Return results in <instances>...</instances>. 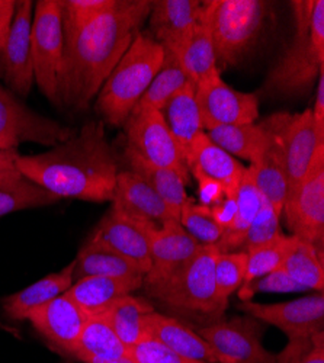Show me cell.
Instances as JSON below:
<instances>
[{
  "label": "cell",
  "instance_id": "cell-2",
  "mask_svg": "<svg viewBox=\"0 0 324 363\" xmlns=\"http://www.w3.org/2000/svg\"><path fill=\"white\" fill-rule=\"evenodd\" d=\"M15 164L23 177L57 196L91 202H112L120 173L104 121L84 124L47 153L18 155Z\"/></svg>",
  "mask_w": 324,
  "mask_h": 363
},
{
  "label": "cell",
  "instance_id": "cell-35",
  "mask_svg": "<svg viewBox=\"0 0 324 363\" xmlns=\"http://www.w3.org/2000/svg\"><path fill=\"white\" fill-rule=\"evenodd\" d=\"M282 269L286 274L307 291L313 289L323 292L324 288V264H323V249L298 240L296 246L286 257Z\"/></svg>",
  "mask_w": 324,
  "mask_h": 363
},
{
  "label": "cell",
  "instance_id": "cell-49",
  "mask_svg": "<svg viewBox=\"0 0 324 363\" xmlns=\"http://www.w3.org/2000/svg\"><path fill=\"white\" fill-rule=\"evenodd\" d=\"M15 0H0V45L9 34V28L15 15Z\"/></svg>",
  "mask_w": 324,
  "mask_h": 363
},
{
  "label": "cell",
  "instance_id": "cell-1",
  "mask_svg": "<svg viewBox=\"0 0 324 363\" xmlns=\"http://www.w3.org/2000/svg\"><path fill=\"white\" fill-rule=\"evenodd\" d=\"M150 0H115L105 13L65 41L58 83L60 105L73 112L89 108L149 19Z\"/></svg>",
  "mask_w": 324,
  "mask_h": 363
},
{
  "label": "cell",
  "instance_id": "cell-46",
  "mask_svg": "<svg viewBox=\"0 0 324 363\" xmlns=\"http://www.w3.org/2000/svg\"><path fill=\"white\" fill-rule=\"evenodd\" d=\"M235 209H238V201L235 196H225L220 203L216 206H211V213L218 224V227L223 230V233L233 224Z\"/></svg>",
  "mask_w": 324,
  "mask_h": 363
},
{
  "label": "cell",
  "instance_id": "cell-51",
  "mask_svg": "<svg viewBox=\"0 0 324 363\" xmlns=\"http://www.w3.org/2000/svg\"><path fill=\"white\" fill-rule=\"evenodd\" d=\"M66 363H72V362H66Z\"/></svg>",
  "mask_w": 324,
  "mask_h": 363
},
{
  "label": "cell",
  "instance_id": "cell-8",
  "mask_svg": "<svg viewBox=\"0 0 324 363\" xmlns=\"http://www.w3.org/2000/svg\"><path fill=\"white\" fill-rule=\"evenodd\" d=\"M74 134L73 128L29 109L11 90L0 86V151H16L25 143L55 147Z\"/></svg>",
  "mask_w": 324,
  "mask_h": 363
},
{
  "label": "cell",
  "instance_id": "cell-13",
  "mask_svg": "<svg viewBox=\"0 0 324 363\" xmlns=\"http://www.w3.org/2000/svg\"><path fill=\"white\" fill-rule=\"evenodd\" d=\"M31 0H19L5 43L0 45V77L16 95L26 98L34 84V67L31 55Z\"/></svg>",
  "mask_w": 324,
  "mask_h": 363
},
{
  "label": "cell",
  "instance_id": "cell-50",
  "mask_svg": "<svg viewBox=\"0 0 324 363\" xmlns=\"http://www.w3.org/2000/svg\"><path fill=\"white\" fill-rule=\"evenodd\" d=\"M83 363H137L131 356L121 359H86Z\"/></svg>",
  "mask_w": 324,
  "mask_h": 363
},
{
  "label": "cell",
  "instance_id": "cell-32",
  "mask_svg": "<svg viewBox=\"0 0 324 363\" xmlns=\"http://www.w3.org/2000/svg\"><path fill=\"white\" fill-rule=\"evenodd\" d=\"M205 134L228 155L245 159L250 164L259 162L269 143V134L262 123L216 127Z\"/></svg>",
  "mask_w": 324,
  "mask_h": 363
},
{
  "label": "cell",
  "instance_id": "cell-17",
  "mask_svg": "<svg viewBox=\"0 0 324 363\" xmlns=\"http://www.w3.org/2000/svg\"><path fill=\"white\" fill-rule=\"evenodd\" d=\"M89 318L65 294L33 310L26 320L57 352L72 356L80 333Z\"/></svg>",
  "mask_w": 324,
  "mask_h": 363
},
{
  "label": "cell",
  "instance_id": "cell-24",
  "mask_svg": "<svg viewBox=\"0 0 324 363\" xmlns=\"http://www.w3.org/2000/svg\"><path fill=\"white\" fill-rule=\"evenodd\" d=\"M144 277H89L76 282L65 292L87 315L104 314L113 301L143 288Z\"/></svg>",
  "mask_w": 324,
  "mask_h": 363
},
{
  "label": "cell",
  "instance_id": "cell-41",
  "mask_svg": "<svg viewBox=\"0 0 324 363\" xmlns=\"http://www.w3.org/2000/svg\"><path fill=\"white\" fill-rule=\"evenodd\" d=\"M279 221H281V214L278 211H275V208L267 199L262 198L260 208L247 231L243 252H247L250 249L268 243V241L282 234Z\"/></svg>",
  "mask_w": 324,
  "mask_h": 363
},
{
  "label": "cell",
  "instance_id": "cell-11",
  "mask_svg": "<svg viewBox=\"0 0 324 363\" xmlns=\"http://www.w3.org/2000/svg\"><path fill=\"white\" fill-rule=\"evenodd\" d=\"M282 214L292 235L323 249L324 240V145L301 184L285 199Z\"/></svg>",
  "mask_w": 324,
  "mask_h": 363
},
{
  "label": "cell",
  "instance_id": "cell-40",
  "mask_svg": "<svg viewBox=\"0 0 324 363\" xmlns=\"http://www.w3.org/2000/svg\"><path fill=\"white\" fill-rule=\"evenodd\" d=\"M115 0H60L65 41L111 9Z\"/></svg>",
  "mask_w": 324,
  "mask_h": 363
},
{
  "label": "cell",
  "instance_id": "cell-7",
  "mask_svg": "<svg viewBox=\"0 0 324 363\" xmlns=\"http://www.w3.org/2000/svg\"><path fill=\"white\" fill-rule=\"evenodd\" d=\"M65 34L62 23L60 0H38L31 26V55L34 82L43 95L57 106L58 83L63 67Z\"/></svg>",
  "mask_w": 324,
  "mask_h": 363
},
{
  "label": "cell",
  "instance_id": "cell-20",
  "mask_svg": "<svg viewBox=\"0 0 324 363\" xmlns=\"http://www.w3.org/2000/svg\"><path fill=\"white\" fill-rule=\"evenodd\" d=\"M201 13L202 2L198 0H153L149 16L153 38L176 52L201 22Z\"/></svg>",
  "mask_w": 324,
  "mask_h": 363
},
{
  "label": "cell",
  "instance_id": "cell-19",
  "mask_svg": "<svg viewBox=\"0 0 324 363\" xmlns=\"http://www.w3.org/2000/svg\"><path fill=\"white\" fill-rule=\"evenodd\" d=\"M152 267L144 282L157 281L191 259L201 245L184 230L179 221H169L163 227L147 228Z\"/></svg>",
  "mask_w": 324,
  "mask_h": 363
},
{
  "label": "cell",
  "instance_id": "cell-15",
  "mask_svg": "<svg viewBox=\"0 0 324 363\" xmlns=\"http://www.w3.org/2000/svg\"><path fill=\"white\" fill-rule=\"evenodd\" d=\"M240 311L279 328L291 339H301L324 331V295L315 292L279 304H259L245 301L235 306Z\"/></svg>",
  "mask_w": 324,
  "mask_h": 363
},
{
  "label": "cell",
  "instance_id": "cell-26",
  "mask_svg": "<svg viewBox=\"0 0 324 363\" xmlns=\"http://www.w3.org/2000/svg\"><path fill=\"white\" fill-rule=\"evenodd\" d=\"M73 285V262L55 274L47 275L25 289L2 299V310L11 320H26L33 310L63 295Z\"/></svg>",
  "mask_w": 324,
  "mask_h": 363
},
{
  "label": "cell",
  "instance_id": "cell-9",
  "mask_svg": "<svg viewBox=\"0 0 324 363\" xmlns=\"http://www.w3.org/2000/svg\"><path fill=\"white\" fill-rule=\"evenodd\" d=\"M264 327L267 324L260 320L245 314L192 328L218 354L221 363H275L276 354L262 343Z\"/></svg>",
  "mask_w": 324,
  "mask_h": 363
},
{
  "label": "cell",
  "instance_id": "cell-21",
  "mask_svg": "<svg viewBox=\"0 0 324 363\" xmlns=\"http://www.w3.org/2000/svg\"><path fill=\"white\" fill-rule=\"evenodd\" d=\"M262 125L267 128L269 134V143L259 162L250 164L247 169L262 198L267 199L275 208V211L282 216L288 192L284 148L272 116L264 119Z\"/></svg>",
  "mask_w": 324,
  "mask_h": 363
},
{
  "label": "cell",
  "instance_id": "cell-48",
  "mask_svg": "<svg viewBox=\"0 0 324 363\" xmlns=\"http://www.w3.org/2000/svg\"><path fill=\"white\" fill-rule=\"evenodd\" d=\"M313 119L315 123L317 130L324 134V69L320 72L317 77V92H315V102L311 109Z\"/></svg>",
  "mask_w": 324,
  "mask_h": 363
},
{
  "label": "cell",
  "instance_id": "cell-29",
  "mask_svg": "<svg viewBox=\"0 0 324 363\" xmlns=\"http://www.w3.org/2000/svg\"><path fill=\"white\" fill-rule=\"evenodd\" d=\"M89 277H145L133 262L86 241L73 262V282Z\"/></svg>",
  "mask_w": 324,
  "mask_h": 363
},
{
  "label": "cell",
  "instance_id": "cell-44",
  "mask_svg": "<svg viewBox=\"0 0 324 363\" xmlns=\"http://www.w3.org/2000/svg\"><path fill=\"white\" fill-rule=\"evenodd\" d=\"M130 354L137 363H205L174 353L150 336H147L140 343L133 346L130 349Z\"/></svg>",
  "mask_w": 324,
  "mask_h": 363
},
{
  "label": "cell",
  "instance_id": "cell-6",
  "mask_svg": "<svg viewBox=\"0 0 324 363\" xmlns=\"http://www.w3.org/2000/svg\"><path fill=\"white\" fill-rule=\"evenodd\" d=\"M269 4L263 0L202 2L201 22L208 28L217 65H238L253 47L267 22Z\"/></svg>",
  "mask_w": 324,
  "mask_h": 363
},
{
  "label": "cell",
  "instance_id": "cell-5",
  "mask_svg": "<svg viewBox=\"0 0 324 363\" xmlns=\"http://www.w3.org/2000/svg\"><path fill=\"white\" fill-rule=\"evenodd\" d=\"M163 58V47L149 33H140L135 37L98 94L95 109L104 123L113 127L125 124L160 70Z\"/></svg>",
  "mask_w": 324,
  "mask_h": 363
},
{
  "label": "cell",
  "instance_id": "cell-25",
  "mask_svg": "<svg viewBox=\"0 0 324 363\" xmlns=\"http://www.w3.org/2000/svg\"><path fill=\"white\" fill-rule=\"evenodd\" d=\"M160 112L186 163L195 140L203 133L202 119L195 99V84L189 82Z\"/></svg>",
  "mask_w": 324,
  "mask_h": 363
},
{
  "label": "cell",
  "instance_id": "cell-45",
  "mask_svg": "<svg viewBox=\"0 0 324 363\" xmlns=\"http://www.w3.org/2000/svg\"><path fill=\"white\" fill-rule=\"evenodd\" d=\"M196 182H198V196H199V203L205 206H216L225 198V191L224 188L218 184L217 180L210 179L202 173H191Z\"/></svg>",
  "mask_w": 324,
  "mask_h": 363
},
{
  "label": "cell",
  "instance_id": "cell-18",
  "mask_svg": "<svg viewBox=\"0 0 324 363\" xmlns=\"http://www.w3.org/2000/svg\"><path fill=\"white\" fill-rule=\"evenodd\" d=\"M112 208L152 227H163L169 221H178L156 191L133 170L118 173L112 198Z\"/></svg>",
  "mask_w": 324,
  "mask_h": 363
},
{
  "label": "cell",
  "instance_id": "cell-27",
  "mask_svg": "<svg viewBox=\"0 0 324 363\" xmlns=\"http://www.w3.org/2000/svg\"><path fill=\"white\" fill-rule=\"evenodd\" d=\"M124 155L131 170L143 177L156 191V194L164 201V203L170 209L173 217L179 221L182 205L188 199L185 191L186 182L184 180V177L170 169L149 163L128 147H125Z\"/></svg>",
  "mask_w": 324,
  "mask_h": 363
},
{
  "label": "cell",
  "instance_id": "cell-33",
  "mask_svg": "<svg viewBox=\"0 0 324 363\" xmlns=\"http://www.w3.org/2000/svg\"><path fill=\"white\" fill-rule=\"evenodd\" d=\"M188 80L195 86L220 70L208 28L199 22L174 52Z\"/></svg>",
  "mask_w": 324,
  "mask_h": 363
},
{
  "label": "cell",
  "instance_id": "cell-36",
  "mask_svg": "<svg viewBox=\"0 0 324 363\" xmlns=\"http://www.w3.org/2000/svg\"><path fill=\"white\" fill-rule=\"evenodd\" d=\"M62 198L21 176L6 185H0V217L16 211L52 205Z\"/></svg>",
  "mask_w": 324,
  "mask_h": 363
},
{
  "label": "cell",
  "instance_id": "cell-3",
  "mask_svg": "<svg viewBox=\"0 0 324 363\" xmlns=\"http://www.w3.org/2000/svg\"><path fill=\"white\" fill-rule=\"evenodd\" d=\"M291 6L296 34L260 89L268 98L307 95L324 69V2L296 0Z\"/></svg>",
  "mask_w": 324,
  "mask_h": 363
},
{
  "label": "cell",
  "instance_id": "cell-30",
  "mask_svg": "<svg viewBox=\"0 0 324 363\" xmlns=\"http://www.w3.org/2000/svg\"><path fill=\"white\" fill-rule=\"evenodd\" d=\"M235 201H238V209H235L234 221L223 233L221 240L216 245L220 253L240 252V249L245 247L247 231L260 208L262 195L257 191L247 167L243 173L238 194H235Z\"/></svg>",
  "mask_w": 324,
  "mask_h": 363
},
{
  "label": "cell",
  "instance_id": "cell-47",
  "mask_svg": "<svg viewBox=\"0 0 324 363\" xmlns=\"http://www.w3.org/2000/svg\"><path fill=\"white\" fill-rule=\"evenodd\" d=\"M16 157V151H0V185L11 184L22 176L15 164Z\"/></svg>",
  "mask_w": 324,
  "mask_h": 363
},
{
  "label": "cell",
  "instance_id": "cell-43",
  "mask_svg": "<svg viewBox=\"0 0 324 363\" xmlns=\"http://www.w3.org/2000/svg\"><path fill=\"white\" fill-rule=\"evenodd\" d=\"M304 291L307 289L294 281L284 269H278L249 284H243L239 289V298L242 302H245L250 301L257 294H291Z\"/></svg>",
  "mask_w": 324,
  "mask_h": 363
},
{
  "label": "cell",
  "instance_id": "cell-38",
  "mask_svg": "<svg viewBox=\"0 0 324 363\" xmlns=\"http://www.w3.org/2000/svg\"><path fill=\"white\" fill-rule=\"evenodd\" d=\"M247 267V253L227 252L218 253L214 267V282H216V299L223 310H227L230 296L239 291L245 284Z\"/></svg>",
  "mask_w": 324,
  "mask_h": 363
},
{
  "label": "cell",
  "instance_id": "cell-22",
  "mask_svg": "<svg viewBox=\"0 0 324 363\" xmlns=\"http://www.w3.org/2000/svg\"><path fill=\"white\" fill-rule=\"evenodd\" d=\"M144 328L147 336L156 339L184 357L205 363H221V359L208 343L189 327V324H185L178 318L153 311L145 315Z\"/></svg>",
  "mask_w": 324,
  "mask_h": 363
},
{
  "label": "cell",
  "instance_id": "cell-34",
  "mask_svg": "<svg viewBox=\"0 0 324 363\" xmlns=\"http://www.w3.org/2000/svg\"><path fill=\"white\" fill-rule=\"evenodd\" d=\"M164 50V58L160 70L156 73L150 86L138 101V109L162 111L167 102L189 83L174 52Z\"/></svg>",
  "mask_w": 324,
  "mask_h": 363
},
{
  "label": "cell",
  "instance_id": "cell-37",
  "mask_svg": "<svg viewBox=\"0 0 324 363\" xmlns=\"http://www.w3.org/2000/svg\"><path fill=\"white\" fill-rule=\"evenodd\" d=\"M297 237L279 234L274 240L262 246L247 250V267L245 284H249L257 278L271 274L278 269H282L286 257L296 246Z\"/></svg>",
  "mask_w": 324,
  "mask_h": 363
},
{
  "label": "cell",
  "instance_id": "cell-23",
  "mask_svg": "<svg viewBox=\"0 0 324 363\" xmlns=\"http://www.w3.org/2000/svg\"><path fill=\"white\" fill-rule=\"evenodd\" d=\"M189 173H202L217 180L225 196H235L246 167L202 133L194 143L186 159Z\"/></svg>",
  "mask_w": 324,
  "mask_h": 363
},
{
  "label": "cell",
  "instance_id": "cell-42",
  "mask_svg": "<svg viewBox=\"0 0 324 363\" xmlns=\"http://www.w3.org/2000/svg\"><path fill=\"white\" fill-rule=\"evenodd\" d=\"M275 363H324V331L313 336L291 339Z\"/></svg>",
  "mask_w": 324,
  "mask_h": 363
},
{
  "label": "cell",
  "instance_id": "cell-10",
  "mask_svg": "<svg viewBox=\"0 0 324 363\" xmlns=\"http://www.w3.org/2000/svg\"><path fill=\"white\" fill-rule=\"evenodd\" d=\"M127 147L152 164L170 169L189 184V169L160 111L134 108L123 125Z\"/></svg>",
  "mask_w": 324,
  "mask_h": 363
},
{
  "label": "cell",
  "instance_id": "cell-12",
  "mask_svg": "<svg viewBox=\"0 0 324 363\" xmlns=\"http://www.w3.org/2000/svg\"><path fill=\"white\" fill-rule=\"evenodd\" d=\"M195 99L202 127L207 131L224 125L253 124L259 118L256 94L233 89L223 80L220 70L195 86Z\"/></svg>",
  "mask_w": 324,
  "mask_h": 363
},
{
  "label": "cell",
  "instance_id": "cell-4",
  "mask_svg": "<svg viewBox=\"0 0 324 363\" xmlns=\"http://www.w3.org/2000/svg\"><path fill=\"white\" fill-rule=\"evenodd\" d=\"M218 253L216 246H201L191 259L166 277L144 282L145 294L182 317L185 324L191 321V327H202L223 320L225 310L216 299L214 282Z\"/></svg>",
  "mask_w": 324,
  "mask_h": 363
},
{
  "label": "cell",
  "instance_id": "cell-14",
  "mask_svg": "<svg viewBox=\"0 0 324 363\" xmlns=\"http://www.w3.org/2000/svg\"><path fill=\"white\" fill-rule=\"evenodd\" d=\"M272 119L285 155L288 196L301 184L317 150L324 145V134L317 130L311 109L297 115L275 113Z\"/></svg>",
  "mask_w": 324,
  "mask_h": 363
},
{
  "label": "cell",
  "instance_id": "cell-31",
  "mask_svg": "<svg viewBox=\"0 0 324 363\" xmlns=\"http://www.w3.org/2000/svg\"><path fill=\"white\" fill-rule=\"evenodd\" d=\"M153 311L155 307L150 301L130 294L113 301L104 315L116 333V336L128 349H131L147 337L144 318Z\"/></svg>",
  "mask_w": 324,
  "mask_h": 363
},
{
  "label": "cell",
  "instance_id": "cell-28",
  "mask_svg": "<svg viewBox=\"0 0 324 363\" xmlns=\"http://www.w3.org/2000/svg\"><path fill=\"white\" fill-rule=\"evenodd\" d=\"M130 349L116 336L104 314L87 318L72 357L79 362L86 359H121L128 357Z\"/></svg>",
  "mask_w": 324,
  "mask_h": 363
},
{
  "label": "cell",
  "instance_id": "cell-39",
  "mask_svg": "<svg viewBox=\"0 0 324 363\" xmlns=\"http://www.w3.org/2000/svg\"><path fill=\"white\" fill-rule=\"evenodd\" d=\"M179 223L201 246H216L221 240L223 230L216 223L211 208L196 203L192 198H188L182 205Z\"/></svg>",
  "mask_w": 324,
  "mask_h": 363
},
{
  "label": "cell",
  "instance_id": "cell-16",
  "mask_svg": "<svg viewBox=\"0 0 324 363\" xmlns=\"http://www.w3.org/2000/svg\"><path fill=\"white\" fill-rule=\"evenodd\" d=\"M149 227L152 225L133 220L111 206L86 241L123 256L137 264L144 275H147L152 267L149 238H147Z\"/></svg>",
  "mask_w": 324,
  "mask_h": 363
}]
</instances>
